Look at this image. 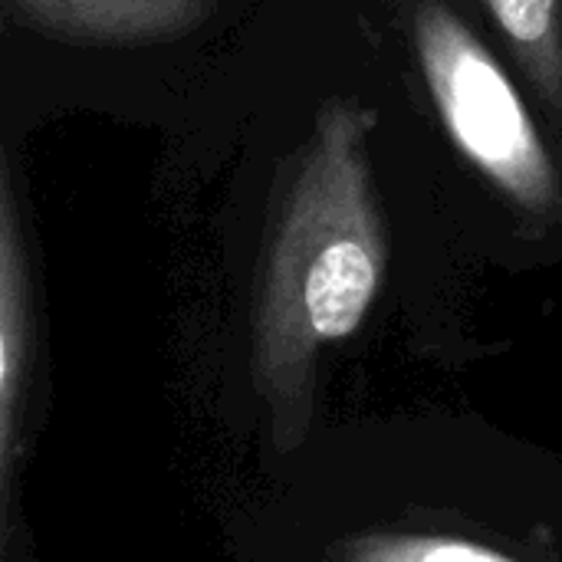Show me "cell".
<instances>
[{
    "label": "cell",
    "instance_id": "1",
    "mask_svg": "<svg viewBox=\"0 0 562 562\" xmlns=\"http://www.w3.org/2000/svg\"><path fill=\"white\" fill-rule=\"evenodd\" d=\"M379 112L329 99L280 191L254 303V366L280 425L300 428L319 352L366 319L385 273L369 142Z\"/></svg>",
    "mask_w": 562,
    "mask_h": 562
},
{
    "label": "cell",
    "instance_id": "2",
    "mask_svg": "<svg viewBox=\"0 0 562 562\" xmlns=\"http://www.w3.org/2000/svg\"><path fill=\"white\" fill-rule=\"evenodd\" d=\"M415 49L435 112L454 148L514 211L550 221L562 211V171L517 86L445 3L415 10Z\"/></svg>",
    "mask_w": 562,
    "mask_h": 562
},
{
    "label": "cell",
    "instance_id": "3",
    "mask_svg": "<svg viewBox=\"0 0 562 562\" xmlns=\"http://www.w3.org/2000/svg\"><path fill=\"white\" fill-rule=\"evenodd\" d=\"M36 369V293L26 224L10 158L0 165V517L13 514L20 448H26V398Z\"/></svg>",
    "mask_w": 562,
    "mask_h": 562
},
{
    "label": "cell",
    "instance_id": "4",
    "mask_svg": "<svg viewBox=\"0 0 562 562\" xmlns=\"http://www.w3.org/2000/svg\"><path fill=\"white\" fill-rule=\"evenodd\" d=\"M217 0H3V16L23 30L82 46L168 43L198 30Z\"/></svg>",
    "mask_w": 562,
    "mask_h": 562
},
{
    "label": "cell",
    "instance_id": "5",
    "mask_svg": "<svg viewBox=\"0 0 562 562\" xmlns=\"http://www.w3.org/2000/svg\"><path fill=\"white\" fill-rule=\"evenodd\" d=\"M537 95L562 119V0H487Z\"/></svg>",
    "mask_w": 562,
    "mask_h": 562
},
{
    "label": "cell",
    "instance_id": "6",
    "mask_svg": "<svg viewBox=\"0 0 562 562\" xmlns=\"http://www.w3.org/2000/svg\"><path fill=\"white\" fill-rule=\"evenodd\" d=\"M346 562H520L458 537H369L346 547Z\"/></svg>",
    "mask_w": 562,
    "mask_h": 562
}]
</instances>
